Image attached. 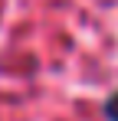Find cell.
Wrapping results in <instances>:
<instances>
[{
    "mask_svg": "<svg viewBox=\"0 0 118 121\" xmlns=\"http://www.w3.org/2000/svg\"><path fill=\"white\" fill-rule=\"evenodd\" d=\"M105 118H108V121H118V92L105 101Z\"/></svg>",
    "mask_w": 118,
    "mask_h": 121,
    "instance_id": "obj_1",
    "label": "cell"
}]
</instances>
